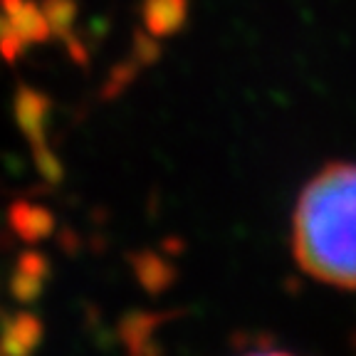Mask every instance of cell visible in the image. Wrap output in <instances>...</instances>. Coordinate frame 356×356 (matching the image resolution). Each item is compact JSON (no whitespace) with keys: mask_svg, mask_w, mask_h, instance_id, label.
Returning <instances> with one entry per match:
<instances>
[{"mask_svg":"<svg viewBox=\"0 0 356 356\" xmlns=\"http://www.w3.org/2000/svg\"><path fill=\"white\" fill-rule=\"evenodd\" d=\"M8 220L25 243H40L50 238L55 230V216L44 206L28 203V200H15L8 213Z\"/></svg>","mask_w":356,"mask_h":356,"instance_id":"obj_7","label":"cell"},{"mask_svg":"<svg viewBox=\"0 0 356 356\" xmlns=\"http://www.w3.org/2000/svg\"><path fill=\"white\" fill-rule=\"evenodd\" d=\"M166 319V314H146V312H134L129 317L122 319L119 324V334H122V341L129 346V351L134 354H149L156 351V346L151 344L159 324Z\"/></svg>","mask_w":356,"mask_h":356,"instance_id":"obj_10","label":"cell"},{"mask_svg":"<svg viewBox=\"0 0 356 356\" xmlns=\"http://www.w3.org/2000/svg\"><path fill=\"white\" fill-rule=\"evenodd\" d=\"M141 17L154 38L176 35L188 17V0H141Z\"/></svg>","mask_w":356,"mask_h":356,"instance_id":"obj_6","label":"cell"},{"mask_svg":"<svg viewBox=\"0 0 356 356\" xmlns=\"http://www.w3.org/2000/svg\"><path fill=\"white\" fill-rule=\"evenodd\" d=\"M50 277V262L40 252H22L15 262V273L10 277V292L17 302H35Z\"/></svg>","mask_w":356,"mask_h":356,"instance_id":"obj_4","label":"cell"},{"mask_svg":"<svg viewBox=\"0 0 356 356\" xmlns=\"http://www.w3.org/2000/svg\"><path fill=\"white\" fill-rule=\"evenodd\" d=\"M42 339V324L30 312H17L0 319V351L25 356L38 349Z\"/></svg>","mask_w":356,"mask_h":356,"instance_id":"obj_3","label":"cell"},{"mask_svg":"<svg viewBox=\"0 0 356 356\" xmlns=\"http://www.w3.org/2000/svg\"><path fill=\"white\" fill-rule=\"evenodd\" d=\"M15 119L20 131L28 136L33 149L47 146V119H50V99L33 87H20L15 95Z\"/></svg>","mask_w":356,"mask_h":356,"instance_id":"obj_2","label":"cell"},{"mask_svg":"<svg viewBox=\"0 0 356 356\" xmlns=\"http://www.w3.org/2000/svg\"><path fill=\"white\" fill-rule=\"evenodd\" d=\"M42 13L47 17V25H50V33L60 35L67 42L70 52L77 62H84L87 55H84L82 44L79 40L72 35V25L74 17H77V0H42Z\"/></svg>","mask_w":356,"mask_h":356,"instance_id":"obj_8","label":"cell"},{"mask_svg":"<svg viewBox=\"0 0 356 356\" xmlns=\"http://www.w3.org/2000/svg\"><path fill=\"white\" fill-rule=\"evenodd\" d=\"M0 10L6 13L15 33L22 38V42H44L50 38V25L44 17L42 8L33 0H0Z\"/></svg>","mask_w":356,"mask_h":356,"instance_id":"obj_5","label":"cell"},{"mask_svg":"<svg viewBox=\"0 0 356 356\" xmlns=\"http://www.w3.org/2000/svg\"><path fill=\"white\" fill-rule=\"evenodd\" d=\"M35 156V163H38V171L42 178L57 184L62 181V166H60V159L50 151V146H42V149H33Z\"/></svg>","mask_w":356,"mask_h":356,"instance_id":"obj_11","label":"cell"},{"mask_svg":"<svg viewBox=\"0 0 356 356\" xmlns=\"http://www.w3.org/2000/svg\"><path fill=\"white\" fill-rule=\"evenodd\" d=\"M131 267H134V275L139 280V284L156 295V292H163L166 287H171L173 280H176V270L168 260H163L159 252H151V250H141L131 257Z\"/></svg>","mask_w":356,"mask_h":356,"instance_id":"obj_9","label":"cell"},{"mask_svg":"<svg viewBox=\"0 0 356 356\" xmlns=\"http://www.w3.org/2000/svg\"><path fill=\"white\" fill-rule=\"evenodd\" d=\"M295 257L312 277L356 289V163H329L302 191Z\"/></svg>","mask_w":356,"mask_h":356,"instance_id":"obj_1","label":"cell"}]
</instances>
